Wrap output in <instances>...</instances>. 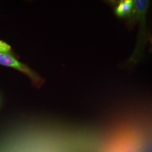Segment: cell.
Here are the masks:
<instances>
[{
	"mask_svg": "<svg viewBox=\"0 0 152 152\" xmlns=\"http://www.w3.org/2000/svg\"><path fill=\"white\" fill-rule=\"evenodd\" d=\"M135 9L134 14L139 23V33L135 50L129 61V64L139 63L143 57L144 49L149 39L147 25V14L149 6L148 0L134 1Z\"/></svg>",
	"mask_w": 152,
	"mask_h": 152,
	"instance_id": "1",
	"label": "cell"
},
{
	"mask_svg": "<svg viewBox=\"0 0 152 152\" xmlns=\"http://www.w3.org/2000/svg\"><path fill=\"white\" fill-rule=\"evenodd\" d=\"M0 65L16 69L28 76L34 86L39 87L44 83V80L28 66L16 60L11 55L0 53Z\"/></svg>",
	"mask_w": 152,
	"mask_h": 152,
	"instance_id": "2",
	"label": "cell"
},
{
	"mask_svg": "<svg viewBox=\"0 0 152 152\" xmlns=\"http://www.w3.org/2000/svg\"><path fill=\"white\" fill-rule=\"evenodd\" d=\"M135 9L134 1L122 0L117 4L114 9L116 16L121 18H129L134 15Z\"/></svg>",
	"mask_w": 152,
	"mask_h": 152,
	"instance_id": "3",
	"label": "cell"
},
{
	"mask_svg": "<svg viewBox=\"0 0 152 152\" xmlns=\"http://www.w3.org/2000/svg\"><path fill=\"white\" fill-rule=\"evenodd\" d=\"M0 53L11 55V46L5 42L0 40Z\"/></svg>",
	"mask_w": 152,
	"mask_h": 152,
	"instance_id": "4",
	"label": "cell"
}]
</instances>
